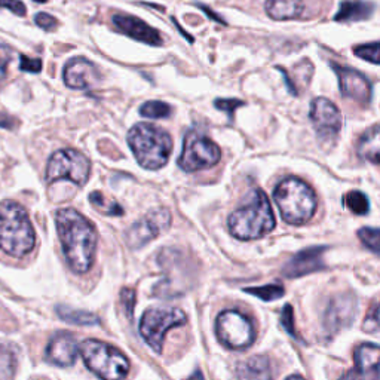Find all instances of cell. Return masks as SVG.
Segmentation results:
<instances>
[{"label": "cell", "instance_id": "6da1fadb", "mask_svg": "<svg viewBox=\"0 0 380 380\" xmlns=\"http://www.w3.org/2000/svg\"><path fill=\"white\" fill-rule=\"evenodd\" d=\"M55 225L64 257L75 273H85L92 268L97 250L94 225L73 208H61L55 214Z\"/></svg>", "mask_w": 380, "mask_h": 380}, {"label": "cell", "instance_id": "7a4b0ae2", "mask_svg": "<svg viewBox=\"0 0 380 380\" xmlns=\"http://www.w3.org/2000/svg\"><path fill=\"white\" fill-rule=\"evenodd\" d=\"M36 244L27 211L15 201L0 202V250L12 257H24Z\"/></svg>", "mask_w": 380, "mask_h": 380}, {"label": "cell", "instance_id": "3957f363", "mask_svg": "<svg viewBox=\"0 0 380 380\" xmlns=\"http://www.w3.org/2000/svg\"><path fill=\"white\" fill-rule=\"evenodd\" d=\"M128 144L137 162L146 170L162 168L173 152V140L166 131L152 123L141 122L128 132Z\"/></svg>", "mask_w": 380, "mask_h": 380}, {"label": "cell", "instance_id": "277c9868", "mask_svg": "<svg viewBox=\"0 0 380 380\" xmlns=\"http://www.w3.org/2000/svg\"><path fill=\"white\" fill-rule=\"evenodd\" d=\"M275 227V216L268 197L262 190H254L250 202L236 210L229 217L231 233L241 241H253L263 238Z\"/></svg>", "mask_w": 380, "mask_h": 380}, {"label": "cell", "instance_id": "5b68a950", "mask_svg": "<svg viewBox=\"0 0 380 380\" xmlns=\"http://www.w3.org/2000/svg\"><path fill=\"white\" fill-rule=\"evenodd\" d=\"M273 198H275L282 220L290 225H305L315 216V192L311 189V186H307L297 177H288L282 180L273 192Z\"/></svg>", "mask_w": 380, "mask_h": 380}, {"label": "cell", "instance_id": "8992f818", "mask_svg": "<svg viewBox=\"0 0 380 380\" xmlns=\"http://www.w3.org/2000/svg\"><path fill=\"white\" fill-rule=\"evenodd\" d=\"M85 366L101 380H123L129 373V361L112 344L88 339L79 344Z\"/></svg>", "mask_w": 380, "mask_h": 380}, {"label": "cell", "instance_id": "52a82bcc", "mask_svg": "<svg viewBox=\"0 0 380 380\" xmlns=\"http://www.w3.org/2000/svg\"><path fill=\"white\" fill-rule=\"evenodd\" d=\"M186 315L175 307H150L141 316L140 334L155 352L161 353L165 334L186 324Z\"/></svg>", "mask_w": 380, "mask_h": 380}, {"label": "cell", "instance_id": "ba28073f", "mask_svg": "<svg viewBox=\"0 0 380 380\" xmlns=\"http://www.w3.org/2000/svg\"><path fill=\"white\" fill-rule=\"evenodd\" d=\"M91 174V162L84 153L75 149L58 150L49 157L47 166V181L70 180L76 186H85Z\"/></svg>", "mask_w": 380, "mask_h": 380}, {"label": "cell", "instance_id": "9c48e42d", "mask_svg": "<svg viewBox=\"0 0 380 380\" xmlns=\"http://www.w3.org/2000/svg\"><path fill=\"white\" fill-rule=\"evenodd\" d=\"M220 156L222 152L213 140L197 131H189L183 141L179 166L186 173H197L214 166L220 161Z\"/></svg>", "mask_w": 380, "mask_h": 380}, {"label": "cell", "instance_id": "30bf717a", "mask_svg": "<svg viewBox=\"0 0 380 380\" xmlns=\"http://www.w3.org/2000/svg\"><path fill=\"white\" fill-rule=\"evenodd\" d=\"M218 340L226 348L241 351L250 348L255 340V330L249 316L238 311H225L218 315L216 322Z\"/></svg>", "mask_w": 380, "mask_h": 380}, {"label": "cell", "instance_id": "8fae6325", "mask_svg": "<svg viewBox=\"0 0 380 380\" xmlns=\"http://www.w3.org/2000/svg\"><path fill=\"white\" fill-rule=\"evenodd\" d=\"M171 226V214L166 208L150 211L140 222L134 223L127 232V242L131 249L141 246L153 241L161 233L166 232Z\"/></svg>", "mask_w": 380, "mask_h": 380}, {"label": "cell", "instance_id": "7c38bea8", "mask_svg": "<svg viewBox=\"0 0 380 380\" xmlns=\"http://www.w3.org/2000/svg\"><path fill=\"white\" fill-rule=\"evenodd\" d=\"M309 118L321 140H333L338 137L342 128V113L333 101L324 97L312 100Z\"/></svg>", "mask_w": 380, "mask_h": 380}, {"label": "cell", "instance_id": "4fadbf2b", "mask_svg": "<svg viewBox=\"0 0 380 380\" xmlns=\"http://www.w3.org/2000/svg\"><path fill=\"white\" fill-rule=\"evenodd\" d=\"M353 370L340 380H380V346L362 343L353 352Z\"/></svg>", "mask_w": 380, "mask_h": 380}, {"label": "cell", "instance_id": "5bb4252c", "mask_svg": "<svg viewBox=\"0 0 380 380\" xmlns=\"http://www.w3.org/2000/svg\"><path fill=\"white\" fill-rule=\"evenodd\" d=\"M333 70L338 75L340 92L346 99L367 105L371 100V84L368 79L359 72L349 67L333 64Z\"/></svg>", "mask_w": 380, "mask_h": 380}, {"label": "cell", "instance_id": "9a60e30c", "mask_svg": "<svg viewBox=\"0 0 380 380\" xmlns=\"http://www.w3.org/2000/svg\"><path fill=\"white\" fill-rule=\"evenodd\" d=\"M64 84L72 90H92L101 81V75L94 63L86 58L70 60L64 66Z\"/></svg>", "mask_w": 380, "mask_h": 380}, {"label": "cell", "instance_id": "2e32d148", "mask_svg": "<svg viewBox=\"0 0 380 380\" xmlns=\"http://www.w3.org/2000/svg\"><path fill=\"white\" fill-rule=\"evenodd\" d=\"M113 24L121 33L125 36L143 42L146 45L150 47H161L164 40L161 38V33L156 29L150 27L143 20L137 18L134 15H127V14H116L113 16Z\"/></svg>", "mask_w": 380, "mask_h": 380}, {"label": "cell", "instance_id": "e0dca14e", "mask_svg": "<svg viewBox=\"0 0 380 380\" xmlns=\"http://www.w3.org/2000/svg\"><path fill=\"white\" fill-rule=\"evenodd\" d=\"M79 355V344L72 334L58 333L47 346L45 357L51 364L58 367H70L75 364Z\"/></svg>", "mask_w": 380, "mask_h": 380}, {"label": "cell", "instance_id": "ac0fdd59", "mask_svg": "<svg viewBox=\"0 0 380 380\" xmlns=\"http://www.w3.org/2000/svg\"><path fill=\"white\" fill-rule=\"evenodd\" d=\"M324 250L325 249L320 246V249H309L305 251H300L286 266V269H284L286 277L299 278V277L307 275V273H311V272L322 269Z\"/></svg>", "mask_w": 380, "mask_h": 380}, {"label": "cell", "instance_id": "d6986e66", "mask_svg": "<svg viewBox=\"0 0 380 380\" xmlns=\"http://www.w3.org/2000/svg\"><path fill=\"white\" fill-rule=\"evenodd\" d=\"M236 377L238 380H273L272 362L264 355L251 357L238 366Z\"/></svg>", "mask_w": 380, "mask_h": 380}, {"label": "cell", "instance_id": "ffe728a7", "mask_svg": "<svg viewBox=\"0 0 380 380\" xmlns=\"http://www.w3.org/2000/svg\"><path fill=\"white\" fill-rule=\"evenodd\" d=\"M375 12V5L364 0H343L339 6L334 21L339 23H358L368 20Z\"/></svg>", "mask_w": 380, "mask_h": 380}, {"label": "cell", "instance_id": "44dd1931", "mask_svg": "<svg viewBox=\"0 0 380 380\" xmlns=\"http://www.w3.org/2000/svg\"><path fill=\"white\" fill-rule=\"evenodd\" d=\"M266 14L275 21L297 20L303 15V0H266Z\"/></svg>", "mask_w": 380, "mask_h": 380}, {"label": "cell", "instance_id": "7402d4cb", "mask_svg": "<svg viewBox=\"0 0 380 380\" xmlns=\"http://www.w3.org/2000/svg\"><path fill=\"white\" fill-rule=\"evenodd\" d=\"M355 314V303L351 299H342L339 297L338 302H331L330 309L327 311L325 316V325L329 329H338V327L346 324L351 318Z\"/></svg>", "mask_w": 380, "mask_h": 380}, {"label": "cell", "instance_id": "603a6c76", "mask_svg": "<svg viewBox=\"0 0 380 380\" xmlns=\"http://www.w3.org/2000/svg\"><path fill=\"white\" fill-rule=\"evenodd\" d=\"M359 157L371 164L380 165V125L367 129L358 143Z\"/></svg>", "mask_w": 380, "mask_h": 380}, {"label": "cell", "instance_id": "cb8c5ba5", "mask_svg": "<svg viewBox=\"0 0 380 380\" xmlns=\"http://www.w3.org/2000/svg\"><path fill=\"white\" fill-rule=\"evenodd\" d=\"M57 314L63 321H66L68 324H75V325H95L100 322L99 316H97L95 314L88 312V311H81V309H72L64 305L57 307Z\"/></svg>", "mask_w": 380, "mask_h": 380}, {"label": "cell", "instance_id": "d4e9b609", "mask_svg": "<svg viewBox=\"0 0 380 380\" xmlns=\"http://www.w3.org/2000/svg\"><path fill=\"white\" fill-rule=\"evenodd\" d=\"M16 362H18V357H16L15 348L10 343L0 342V380L14 379Z\"/></svg>", "mask_w": 380, "mask_h": 380}, {"label": "cell", "instance_id": "484cf974", "mask_svg": "<svg viewBox=\"0 0 380 380\" xmlns=\"http://www.w3.org/2000/svg\"><path fill=\"white\" fill-rule=\"evenodd\" d=\"M90 202L97 211H100L101 214H105V216H122L123 214V210L118 204V202L109 197H105L101 192H92L90 195Z\"/></svg>", "mask_w": 380, "mask_h": 380}, {"label": "cell", "instance_id": "4316f807", "mask_svg": "<svg viewBox=\"0 0 380 380\" xmlns=\"http://www.w3.org/2000/svg\"><path fill=\"white\" fill-rule=\"evenodd\" d=\"M171 113V105L164 101H147L140 107L141 116L149 119H165L170 118Z\"/></svg>", "mask_w": 380, "mask_h": 380}, {"label": "cell", "instance_id": "83f0119b", "mask_svg": "<svg viewBox=\"0 0 380 380\" xmlns=\"http://www.w3.org/2000/svg\"><path fill=\"white\" fill-rule=\"evenodd\" d=\"M244 291L262 299L263 302H273V300H278L284 296V287L278 286V284H270V286L255 287V288H245Z\"/></svg>", "mask_w": 380, "mask_h": 380}, {"label": "cell", "instance_id": "f1b7e54d", "mask_svg": "<svg viewBox=\"0 0 380 380\" xmlns=\"http://www.w3.org/2000/svg\"><path fill=\"white\" fill-rule=\"evenodd\" d=\"M346 205L348 208L352 211L353 214H367L370 210V202L367 199V197L362 192L358 190H352L346 195Z\"/></svg>", "mask_w": 380, "mask_h": 380}, {"label": "cell", "instance_id": "f546056e", "mask_svg": "<svg viewBox=\"0 0 380 380\" xmlns=\"http://www.w3.org/2000/svg\"><path fill=\"white\" fill-rule=\"evenodd\" d=\"M353 54L362 60L368 61V63L380 64V42H371V43H364V45H358L353 48Z\"/></svg>", "mask_w": 380, "mask_h": 380}, {"label": "cell", "instance_id": "4dcf8cb0", "mask_svg": "<svg viewBox=\"0 0 380 380\" xmlns=\"http://www.w3.org/2000/svg\"><path fill=\"white\" fill-rule=\"evenodd\" d=\"M358 238L367 249L380 255V229L379 227H362L358 231Z\"/></svg>", "mask_w": 380, "mask_h": 380}, {"label": "cell", "instance_id": "1f68e13d", "mask_svg": "<svg viewBox=\"0 0 380 380\" xmlns=\"http://www.w3.org/2000/svg\"><path fill=\"white\" fill-rule=\"evenodd\" d=\"M281 324L284 329L296 338V329H294V314L291 305H286L281 312Z\"/></svg>", "mask_w": 380, "mask_h": 380}, {"label": "cell", "instance_id": "d6a6232c", "mask_svg": "<svg viewBox=\"0 0 380 380\" xmlns=\"http://www.w3.org/2000/svg\"><path fill=\"white\" fill-rule=\"evenodd\" d=\"M20 70L27 73H39L42 70V61L39 58H30L27 55L20 57Z\"/></svg>", "mask_w": 380, "mask_h": 380}, {"label": "cell", "instance_id": "836d02e7", "mask_svg": "<svg viewBox=\"0 0 380 380\" xmlns=\"http://www.w3.org/2000/svg\"><path fill=\"white\" fill-rule=\"evenodd\" d=\"M34 21H36V24L40 29L47 30V31H52L58 27V20L55 18V16H52L45 12H40L34 16Z\"/></svg>", "mask_w": 380, "mask_h": 380}, {"label": "cell", "instance_id": "e575fe53", "mask_svg": "<svg viewBox=\"0 0 380 380\" xmlns=\"http://www.w3.org/2000/svg\"><path fill=\"white\" fill-rule=\"evenodd\" d=\"M14 52L5 47V45H0V81H3L6 77L8 73V66H10L11 60H12Z\"/></svg>", "mask_w": 380, "mask_h": 380}, {"label": "cell", "instance_id": "d590c367", "mask_svg": "<svg viewBox=\"0 0 380 380\" xmlns=\"http://www.w3.org/2000/svg\"><path fill=\"white\" fill-rule=\"evenodd\" d=\"M121 300H122L123 306H125L127 315L129 318H132V314H134V306H136V293H134V290L123 288L122 293H121Z\"/></svg>", "mask_w": 380, "mask_h": 380}, {"label": "cell", "instance_id": "8d00e7d4", "mask_svg": "<svg viewBox=\"0 0 380 380\" xmlns=\"http://www.w3.org/2000/svg\"><path fill=\"white\" fill-rule=\"evenodd\" d=\"M0 8H6V10L12 11L18 16H24L27 14V8L20 0H0Z\"/></svg>", "mask_w": 380, "mask_h": 380}, {"label": "cell", "instance_id": "74e56055", "mask_svg": "<svg viewBox=\"0 0 380 380\" xmlns=\"http://www.w3.org/2000/svg\"><path fill=\"white\" fill-rule=\"evenodd\" d=\"M242 104H244V103L240 101V100H216V101H214L216 107H217L218 110L226 112L231 118H232L233 112H235L238 107H241Z\"/></svg>", "mask_w": 380, "mask_h": 380}, {"label": "cell", "instance_id": "f35d334b", "mask_svg": "<svg viewBox=\"0 0 380 380\" xmlns=\"http://www.w3.org/2000/svg\"><path fill=\"white\" fill-rule=\"evenodd\" d=\"M371 318H373V321L376 322V325L380 327V303L376 306L375 312H373V315H371Z\"/></svg>", "mask_w": 380, "mask_h": 380}, {"label": "cell", "instance_id": "ab89813d", "mask_svg": "<svg viewBox=\"0 0 380 380\" xmlns=\"http://www.w3.org/2000/svg\"><path fill=\"white\" fill-rule=\"evenodd\" d=\"M189 380H205V379H204V376H202L201 371H199V370H197L195 373H193V375L190 376V379H189Z\"/></svg>", "mask_w": 380, "mask_h": 380}, {"label": "cell", "instance_id": "60d3db41", "mask_svg": "<svg viewBox=\"0 0 380 380\" xmlns=\"http://www.w3.org/2000/svg\"><path fill=\"white\" fill-rule=\"evenodd\" d=\"M281 72H282V75H284V77H286L287 81H288V77H287V75H286V72H284V68H281ZM288 88H290V91L293 92L294 95L297 94V91H296V88H294V85H293V84H288Z\"/></svg>", "mask_w": 380, "mask_h": 380}, {"label": "cell", "instance_id": "b9f144b4", "mask_svg": "<svg viewBox=\"0 0 380 380\" xmlns=\"http://www.w3.org/2000/svg\"><path fill=\"white\" fill-rule=\"evenodd\" d=\"M286 380H305L302 376H297V375H294V376H290V377H287Z\"/></svg>", "mask_w": 380, "mask_h": 380}, {"label": "cell", "instance_id": "7bdbcfd3", "mask_svg": "<svg viewBox=\"0 0 380 380\" xmlns=\"http://www.w3.org/2000/svg\"><path fill=\"white\" fill-rule=\"evenodd\" d=\"M33 2H38V3H45L47 0H33Z\"/></svg>", "mask_w": 380, "mask_h": 380}]
</instances>
